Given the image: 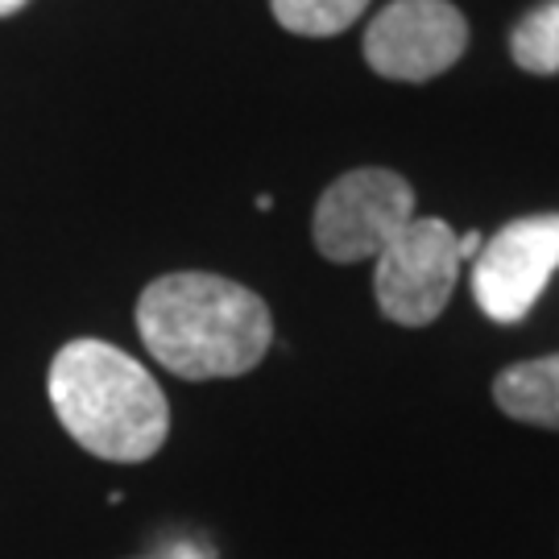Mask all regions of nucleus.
<instances>
[{
  "mask_svg": "<svg viewBox=\"0 0 559 559\" xmlns=\"http://www.w3.org/2000/svg\"><path fill=\"white\" fill-rule=\"evenodd\" d=\"M460 245V261H477V253L485 249V237L480 233H464V237H456Z\"/></svg>",
  "mask_w": 559,
  "mask_h": 559,
  "instance_id": "10",
  "label": "nucleus"
},
{
  "mask_svg": "<svg viewBox=\"0 0 559 559\" xmlns=\"http://www.w3.org/2000/svg\"><path fill=\"white\" fill-rule=\"evenodd\" d=\"M493 402L510 419L559 431V353L501 369L493 378Z\"/></svg>",
  "mask_w": 559,
  "mask_h": 559,
  "instance_id": "7",
  "label": "nucleus"
},
{
  "mask_svg": "<svg viewBox=\"0 0 559 559\" xmlns=\"http://www.w3.org/2000/svg\"><path fill=\"white\" fill-rule=\"evenodd\" d=\"M25 4H29V0H0V21H4V17H13V13H21Z\"/></svg>",
  "mask_w": 559,
  "mask_h": 559,
  "instance_id": "11",
  "label": "nucleus"
},
{
  "mask_svg": "<svg viewBox=\"0 0 559 559\" xmlns=\"http://www.w3.org/2000/svg\"><path fill=\"white\" fill-rule=\"evenodd\" d=\"M468 50V21L452 0H394L365 29V62L381 80L427 83Z\"/></svg>",
  "mask_w": 559,
  "mask_h": 559,
  "instance_id": "6",
  "label": "nucleus"
},
{
  "mask_svg": "<svg viewBox=\"0 0 559 559\" xmlns=\"http://www.w3.org/2000/svg\"><path fill=\"white\" fill-rule=\"evenodd\" d=\"M138 332L145 353L175 378H245L274 344V316L240 282L179 270L141 290Z\"/></svg>",
  "mask_w": 559,
  "mask_h": 559,
  "instance_id": "1",
  "label": "nucleus"
},
{
  "mask_svg": "<svg viewBox=\"0 0 559 559\" xmlns=\"http://www.w3.org/2000/svg\"><path fill=\"white\" fill-rule=\"evenodd\" d=\"M50 406L83 452L112 464L158 456L170 436V402L154 373L108 340L80 336L50 360Z\"/></svg>",
  "mask_w": 559,
  "mask_h": 559,
  "instance_id": "2",
  "label": "nucleus"
},
{
  "mask_svg": "<svg viewBox=\"0 0 559 559\" xmlns=\"http://www.w3.org/2000/svg\"><path fill=\"white\" fill-rule=\"evenodd\" d=\"M510 55L526 75H556L559 71V0H543L510 34Z\"/></svg>",
  "mask_w": 559,
  "mask_h": 559,
  "instance_id": "8",
  "label": "nucleus"
},
{
  "mask_svg": "<svg viewBox=\"0 0 559 559\" xmlns=\"http://www.w3.org/2000/svg\"><path fill=\"white\" fill-rule=\"evenodd\" d=\"M460 278L456 233L443 221H415L378 253L373 290L385 320L402 328H427L443 316Z\"/></svg>",
  "mask_w": 559,
  "mask_h": 559,
  "instance_id": "4",
  "label": "nucleus"
},
{
  "mask_svg": "<svg viewBox=\"0 0 559 559\" xmlns=\"http://www.w3.org/2000/svg\"><path fill=\"white\" fill-rule=\"evenodd\" d=\"M415 221L411 182L385 166L340 175L316 203V249L336 265L378 261V253Z\"/></svg>",
  "mask_w": 559,
  "mask_h": 559,
  "instance_id": "3",
  "label": "nucleus"
},
{
  "mask_svg": "<svg viewBox=\"0 0 559 559\" xmlns=\"http://www.w3.org/2000/svg\"><path fill=\"white\" fill-rule=\"evenodd\" d=\"M559 270V212L522 216L485 237L473 261V299L493 323H522Z\"/></svg>",
  "mask_w": 559,
  "mask_h": 559,
  "instance_id": "5",
  "label": "nucleus"
},
{
  "mask_svg": "<svg viewBox=\"0 0 559 559\" xmlns=\"http://www.w3.org/2000/svg\"><path fill=\"white\" fill-rule=\"evenodd\" d=\"M270 9L282 29L299 38H336L353 21H360L369 0H270Z\"/></svg>",
  "mask_w": 559,
  "mask_h": 559,
  "instance_id": "9",
  "label": "nucleus"
},
{
  "mask_svg": "<svg viewBox=\"0 0 559 559\" xmlns=\"http://www.w3.org/2000/svg\"><path fill=\"white\" fill-rule=\"evenodd\" d=\"M133 559H191V547H179V551H162V556H133Z\"/></svg>",
  "mask_w": 559,
  "mask_h": 559,
  "instance_id": "12",
  "label": "nucleus"
}]
</instances>
